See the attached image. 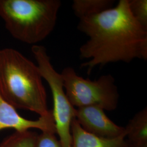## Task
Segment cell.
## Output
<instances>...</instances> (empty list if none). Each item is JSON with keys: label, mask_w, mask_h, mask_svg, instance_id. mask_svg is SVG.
<instances>
[{"label": "cell", "mask_w": 147, "mask_h": 147, "mask_svg": "<svg viewBox=\"0 0 147 147\" xmlns=\"http://www.w3.org/2000/svg\"><path fill=\"white\" fill-rule=\"evenodd\" d=\"M77 28L89 37L79 49L80 57L89 59L81 65L88 74L96 66L147 59V29L132 16L129 0H120L109 9L80 19Z\"/></svg>", "instance_id": "6da1fadb"}, {"label": "cell", "mask_w": 147, "mask_h": 147, "mask_svg": "<svg viewBox=\"0 0 147 147\" xmlns=\"http://www.w3.org/2000/svg\"><path fill=\"white\" fill-rule=\"evenodd\" d=\"M37 65L15 49L0 50V94L15 109L47 116L46 90Z\"/></svg>", "instance_id": "7a4b0ae2"}, {"label": "cell", "mask_w": 147, "mask_h": 147, "mask_svg": "<svg viewBox=\"0 0 147 147\" xmlns=\"http://www.w3.org/2000/svg\"><path fill=\"white\" fill-rule=\"evenodd\" d=\"M61 5L60 0H0V17L16 39L34 44L53 31Z\"/></svg>", "instance_id": "3957f363"}, {"label": "cell", "mask_w": 147, "mask_h": 147, "mask_svg": "<svg viewBox=\"0 0 147 147\" xmlns=\"http://www.w3.org/2000/svg\"><path fill=\"white\" fill-rule=\"evenodd\" d=\"M66 95L75 108L96 106L106 111L115 110L119 101L118 87L111 74L92 81L79 76L72 67H65L61 73Z\"/></svg>", "instance_id": "277c9868"}, {"label": "cell", "mask_w": 147, "mask_h": 147, "mask_svg": "<svg viewBox=\"0 0 147 147\" xmlns=\"http://www.w3.org/2000/svg\"><path fill=\"white\" fill-rule=\"evenodd\" d=\"M31 51L42 78L47 82L52 93L53 117L61 147H71V125L75 118L76 109L66 95L61 75L53 68L46 48L34 45Z\"/></svg>", "instance_id": "5b68a950"}, {"label": "cell", "mask_w": 147, "mask_h": 147, "mask_svg": "<svg viewBox=\"0 0 147 147\" xmlns=\"http://www.w3.org/2000/svg\"><path fill=\"white\" fill-rule=\"evenodd\" d=\"M104 111L96 106L76 108L75 119L84 130L97 136L114 138L126 135L125 127L114 123Z\"/></svg>", "instance_id": "8992f818"}, {"label": "cell", "mask_w": 147, "mask_h": 147, "mask_svg": "<svg viewBox=\"0 0 147 147\" xmlns=\"http://www.w3.org/2000/svg\"><path fill=\"white\" fill-rule=\"evenodd\" d=\"M7 129H13L16 131L37 129L42 132H52L56 134L52 110L49 115L39 117L37 120L27 119L20 116L16 109L0 94V131Z\"/></svg>", "instance_id": "52a82bcc"}, {"label": "cell", "mask_w": 147, "mask_h": 147, "mask_svg": "<svg viewBox=\"0 0 147 147\" xmlns=\"http://www.w3.org/2000/svg\"><path fill=\"white\" fill-rule=\"evenodd\" d=\"M71 147H129L126 135L114 138L95 136L81 126L74 118L71 125Z\"/></svg>", "instance_id": "ba28073f"}, {"label": "cell", "mask_w": 147, "mask_h": 147, "mask_svg": "<svg viewBox=\"0 0 147 147\" xmlns=\"http://www.w3.org/2000/svg\"><path fill=\"white\" fill-rule=\"evenodd\" d=\"M125 129L129 147H147V107L138 112Z\"/></svg>", "instance_id": "9c48e42d"}, {"label": "cell", "mask_w": 147, "mask_h": 147, "mask_svg": "<svg viewBox=\"0 0 147 147\" xmlns=\"http://www.w3.org/2000/svg\"><path fill=\"white\" fill-rule=\"evenodd\" d=\"M113 0H74L72 9L79 19L99 14L113 7Z\"/></svg>", "instance_id": "30bf717a"}, {"label": "cell", "mask_w": 147, "mask_h": 147, "mask_svg": "<svg viewBox=\"0 0 147 147\" xmlns=\"http://www.w3.org/2000/svg\"><path fill=\"white\" fill-rule=\"evenodd\" d=\"M38 136L30 130L15 131L0 143V147H36Z\"/></svg>", "instance_id": "8fae6325"}, {"label": "cell", "mask_w": 147, "mask_h": 147, "mask_svg": "<svg viewBox=\"0 0 147 147\" xmlns=\"http://www.w3.org/2000/svg\"><path fill=\"white\" fill-rule=\"evenodd\" d=\"M132 16L140 25L147 29V0H129Z\"/></svg>", "instance_id": "7c38bea8"}, {"label": "cell", "mask_w": 147, "mask_h": 147, "mask_svg": "<svg viewBox=\"0 0 147 147\" xmlns=\"http://www.w3.org/2000/svg\"><path fill=\"white\" fill-rule=\"evenodd\" d=\"M36 147H62L61 143L52 132H42L38 135Z\"/></svg>", "instance_id": "4fadbf2b"}]
</instances>
